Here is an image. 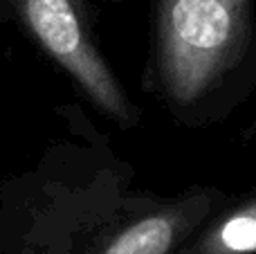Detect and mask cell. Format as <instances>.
Listing matches in <instances>:
<instances>
[{
	"label": "cell",
	"instance_id": "obj_4",
	"mask_svg": "<svg viewBox=\"0 0 256 254\" xmlns=\"http://www.w3.org/2000/svg\"><path fill=\"white\" fill-rule=\"evenodd\" d=\"M180 254H256V187L227 196Z\"/></svg>",
	"mask_w": 256,
	"mask_h": 254
},
{
	"label": "cell",
	"instance_id": "obj_2",
	"mask_svg": "<svg viewBox=\"0 0 256 254\" xmlns=\"http://www.w3.org/2000/svg\"><path fill=\"white\" fill-rule=\"evenodd\" d=\"M146 90L178 122L227 115L256 79L254 0H158Z\"/></svg>",
	"mask_w": 256,
	"mask_h": 254
},
{
	"label": "cell",
	"instance_id": "obj_3",
	"mask_svg": "<svg viewBox=\"0 0 256 254\" xmlns=\"http://www.w3.org/2000/svg\"><path fill=\"white\" fill-rule=\"evenodd\" d=\"M0 22L16 27L106 120L124 130L140 124V106L99 45L90 0H0Z\"/></svg>",
	"mask_w": 256,
	"mask_h": 254
},
{
	"label": "cell",
	"instance_id": "obj_5",
	"mask_svg": "<svg viewBox=\"0 0 256 254\" xmlns=\"http://www.w3.org/2000/svg\"><path fill=\"white\" fill-rule=\"evenodd\" d=\"M104 2H110V4H124L126 0H104Z\"/></svg>",
	"mask_w": 256,
	"mask_h": 254
},
{
	"label": "cell",
	"instance_id": "obj_1",
	"mask_svg": "<svg viewBox=\"0 0 256 254\" xmlns=\"http://www.w3.org/2000/svg\"><path fill=\"white\" fill-rule=\"evenodd\" d=\"M66 133L0 182V254H180L225 202L218 187L160 196L135 187L84 108H58Z\"/></svg>",
	"mask_w": 256,
	"mask_h": 254
}]
</instances>
